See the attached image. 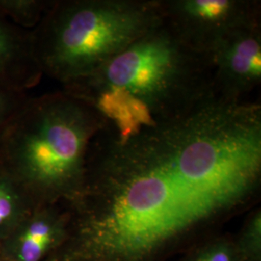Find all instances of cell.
<instances>
[{"label": "cell", "mask_w": 261, "mask_h": 261, "mask_svg": "<svg viewBox=\"0 0 261 261\" xmlns=\"http://www.w3.org/2000/svg\"><path fill=\"white\" fill-rule=\"evenodd\" d=\"M28 98V92L0 89V140Z\"/></svg>", "instance_id": "obj_12"}, {"label": "cell", "mask_w": 261, "mask_h": 261, "mask_svg": "<svg viewBox=\"0 0 261 261\" xmlns=\"http://www.w3.org/2000/svg\"><path fill=\"white\" fill-rule=\"evenodd\" d=\"M242 261H261V211L255 209L248 217L234 240Z\"/></svg>", "instance_id": "obj_10"}, {"label": "cell", "mask_w": 261, "mask_h": 261, "mask_svg": "<svg viewBox=\"0 0 261 261\" xmlns=\"http://www.w3.org/2000/svg\"><path fill=\"white\" fill-rule=\"evenodd\" d=\"M42 75L31 30L19 28L0 15V89L28 92L40 83Z\"/></svg>", "instance_id": "obj_7"}, {"label": "cell", "mask_w": 261, "mask_h": 261, "mask_svg": "<svg viewBox=\"0 0 261 261\" xmlns=\"http://www.w3.org/2000/svg\"><path fill=\"white\" fill-rule=\"evenodd\" d=\"M62 86L118 139L182 114L214 92L207 55L164 18L91 74Z\"/></svg>", "instance_id": "obj_1"}, {"label": "cell", "mask_w": 261, "mask_h": 261, "mask_svg": "<svg viewBox=\"0 0 261 261\" xmlns=\"http://www.w3.org/2000/svg\"><path fill=\"white\" fill-rule=\"evenodd\" d=\"M100 117L64 90L29 97L0 140V165L36 205L69 204L84 187Z\"/></svg>", "instance_id": "obj_2"}, {"label": "cell", "mask_w": 261, "mask_h": 261, "mask_svg": "<svg viewBox=\"0 0 261 261\" xmlns=\"http://www.w3.org/2000/svg\"><path fill=\"white\" fill-rule=\"evenodd\" d=\"M0 261H4V259H3L2 256H1V254H0Z\"/></svg>", "instance_id": "obj_13"}, {"label": "cell", "mask_w": 261, "mask_h": 261, "mask_svg": "<svg viewBox=\"0 0 261 261\" xmlns=\"http://www.w3.org/2000/svg\"><path fill=\"white\" fill-rule=\"evenodd\" d=\"M206 55L215 92L232 100H249L261 84V21L226 34Z\"/></svg>", "instance_id": "obj_5"}, {"label": "cell", "mask_w": 261, "mask_h": 261, "mask_svg": "<svg viewBox=\"0 0 261 261\" xmlns=\"http://www.w3.org/2000/svg\"><path fill=\"white\" fill-rule=\"evenodd\" d=\"M36 206L19 182L0 165V242L16 229Z\"/></svg>", "instance_id": "obj_8"}, {"label": "cell", "mask_w": 261, "mask_h": 261, "mask_svg": "<svg viewBox=\"0 0 261 261\" xmlns=\"http://www.w3.org/2000/svg\"><path fill=\"white\" fill-rule=\"evenodd\" d=\"M163 18L180 37L207 54L237 28L261 21L257 0H159Z\"/></svg>", "instance_id": "obj_4"}, {"label": "cell", "mask_w": 261, "mask_h": 261, "mask_svg": "<svg viewBox=\"0 0 261 261\" xmlns=\"http://www.w3.org/2000/svg\"><path fill=\"white\" fill-rule=\"evenodd\" d=\"M69 223L64 204L36 206L28 218L0 242L4 261H45L61 245Z\"/></svg>", "instance_id": "obj_6"}, {"label": "cell", "mask_w": 261, "mask_h": 261, "mask_svg": "<svg viewBox=\"0 0 261 261\" xmlns=\"http://www.w3.org/2000/svg\"><path fill=\"white\" fill-rule=\"evenodd\" d=\"M181 261H242L234 240L216 238L196 247Z\"/></svg>", "instance_id": "obj_11"}, {"label": "cell", "mask_w": 261, "mask_h": 261, "mask_svg": "<svg viewBox=\"0 0 261 261\" xmlns=\"http://www.w3.org/2000/svg\"><path fill=\"white\" fill-rule=\"evenodd\" d=\"M163 19L159 0H53L31 30L43 75L62 85L91 74Z\"/></svg>", "instance_id": "obj_3"}, {"label": "cell", "mask_w": 261, "mask_h": 261, "mask_svg": "<svg viewBox=\"0 0 261 261\" xmlns=\"http://www.w3.org/2000/svg\"><path fill=\"white\" fill-rule=\"evenodd\" d=\"M53 0H0V15L17 27L33 30Z\"/></svg>", "instance_id": "obj_9"}]
</instances>
